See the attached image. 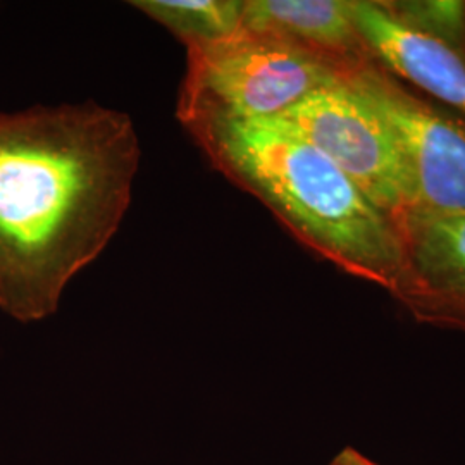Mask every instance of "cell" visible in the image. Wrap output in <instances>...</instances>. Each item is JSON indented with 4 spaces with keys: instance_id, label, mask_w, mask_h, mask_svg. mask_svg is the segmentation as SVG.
<instances>
[{
    "instance_id": "6da1fadb",
    "label": "cell",
    "mask_w": 465,
    "mask_h": 465,
    "mask_svg": "<svg viewBox=\"0 0 465 465\" xmlns=\"http://www.w3.org/2000/svg\"><path fill=\"white\" fill-rule=\"evenodd\" d=\"M140 166L132 117L95 102L0 113V311L55 314L114 238Z\"/></svg>"
},
{
    "instance_id": "7a4b0ae2",
    "label": "cell",
    "mask_w": 465,
    "mask_h": 465,
    "mask_svg": "<svg viewBox=\"0 0 465 465\" xmlns=\"http://www.w3.org/2000/svg\"><path fill=\"white\" fill-rule=\"evenodd\" d=\"M213 166L267 205L300 243L391 293L401 272L395 221L282 117L180 121Z\"/></svg>"
},
{
    "instance_id": "3957f363",
    "label": "cell",
    "mask_w": 465,
    "mask_h": 465,
    "mask_svg": "<svg viewBox=\"0 0 465 465\" xmlns=\"http://www.w3.org/2000/svg\"><path fill=\"white\" fill-rule=\"evenodd\" d=\"M350 69L269 35L240 30L223 42L186 49L178 119L214 114L280 117L321 88L345 84Z\"/></svg>"
},
{
    "instance_id": "277c9868",
    "label": "cell",
    "mask_w": 465,
    "mask_h": 465,
    "mask_svg": "<svg viewBox=\"0 0 465 465\" xmlns=\"http://www.w3.org/2000/svg\"><path fill=\"white\" fill-rule=\"evenodd\" d=\"M384 119L399 145L409 209L465 216V124L411 94L369 59L345 78Z\"/></svg>"
},
{
    "instance_id": "5b68a950",
    "label": "cell",
    "mask_w": 465,
    "mask_h": 465,
    "mask_svg": "<svg viewBox=\"0 0 465 465\" xmlns=\"http://www.w3.org/2000/svg\"><path fill=\"white\" fill-rule=\"evenodd\" d=\"M280 117L343 171L386 216L395 221L409 209V186L393 134L347 82L317 90Z\"/></svg>"
},
{
    "instance_id": "8992f818",
    "label": "cell",
    "mask_w": 465,
    "mask_h": 465,
    "mask_svg": "<svg viewBox=\"0 0 465 465\" xmlns=\"http://www.w3.org/2000/svg\"><path fill=\"white\" fill-rule=\"evenodd\" d=\"M395 224L403 262L391 295L417 321L465 331V216L407 209Z\"/></svg>"
},
{
    "instance_id": "52a82bcc",
    "label": "cell",
    "mask_w": 465,
    "mask_h": 465,
    "mask_svg": "<svg viewBox=\"0 0 465 465\" xmlns=\"http://www.w3.org/2000/svg\"><path fill=\"white\" fill-rule=\"evenodd\" d=\"M357 25L376 63L465 116V59L459 50L407 25L384 2L357 0Z\"/></svg>"
},
{
    "instance_id": "ba28073f",
    "label": "cell",
    "mask_w": 465,
    "mask_h": 465,
    "mask_svg": "<svg viewBox=\"0 0 465 465\" xmlns=\"http://www.w3.org/2000/svg\"><path fill=\"white\" fill-rule=\"evenodd\" d=\"M242 28L345 69L372 59L357 25V0H243Z\"/></svg>"
},
{
    "instance_id": "9c48e42d",
    "label": "cell",
    "mask_w": 465,
    "mask_h": 465,
    "mask_svg": "<svg viewBox=\"0 0 465 465\" xmlns=\"http://www.w3.org/2000/svg\"><path fill=\"white\" fill-rule=\"evenodd\" d=\"M132 5L166 26L186 49L223 42L242 30L243 0H134Z\"/></svg>"
},
{
    "instance_id": "30bf717a",
    "label": "cell",
    "mask_w": 465,
    "mask_h": 465,
    "mask_svg": "<svg viewBox=\"0 0 465 465\" xmlns=\"http://www.w3.org/2000/svg\"><path fill=\"white\" fill-rule=\"evenodd\" d=\"M395 16L455 49L465 38L464 2H384Z\"/></svg>"
},
{
    "instance_id": "8fae6325",
    "label": "cell",
    "mask_w": 465,
    "mask_h": 465,
    "mask_svg": "<svg viewBox=\"0 0 465 465\" xmlns=\"http://www.w3.org/2000/svg\"><path fill=\"white\" fill-rule=\"evenodd\" d=\"M330 465H378L372 462L369 457L362 455L361 451L353 449L341 450L334 459H332Z\"/></svg>"
}]
</instances>
